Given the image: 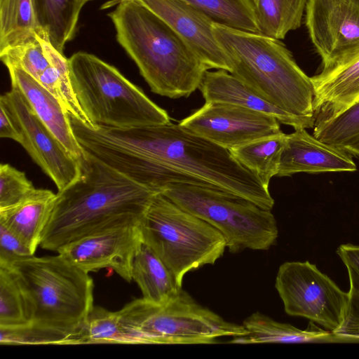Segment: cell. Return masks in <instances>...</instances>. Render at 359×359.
Wrapping results in <instances>:
<instances>
[{
	"mask_svg": "<svg viewBox=\"0 0 359 359\" xmlns=\"http://www.w3.org/2000/svg\"><path fill=\"white\" fill-rule=\"evenodd\" d=\"M72 128L85 151L144 187L156 169L167 167L264 209L271 210L274 205L269 189L229 150L180 123L117 128L74 120Z\"/></svg>",
	"mask_w": 359,
	"mask_h": 359,
	"instance_id": "6da1fadb",
	"label": "cell"
},
{
	"mask_svg": "<svg viewBox=\"0 0 359 359\" xmlns=\"http://www.w3.org/2000/svg\"><path fill=\"white\" fill-rule=\"evenodd\" d=\"M80 175L56 194L40 246L57 252L80 238L114 226L140 224L156 192L85 151Z\"/></svg>",
	"mask_w": 359,
	"mask_h": 359,
	"instance_id": "7a4b0ae2",
	"label": "cell"
},
{
	"mask_svg": "<svg viewBox=\"0 0 359 359\" xmlns=\"http://www.w3.org/2000/svg\"><path fill=\"white\" fill-rule=\"evenodd\" d=\"M108 13L116 40L135 62L151 90L187 97L209 69L167 23L137 0H114Z\"/></svg>",
	"mask_w": 359,
	"mask_h": 359,
	"instance_id": "3957f363",
	"label": "cell"
},
{
	"mask_svg": "<svg viewBox=\"0 0 359 359\" xmlns=\"http://www.w3.org/2000/svg\"><path fill=\"white\" fill-rule=\"evenodd\" d=\"M212 30L231 62L233 75L283 111L316 119L311 77L280 40L215 22Z\"/></svg>",
	"mask_w": 359,
	"mask_h": 359,
	"instance_id": "277c9868",
	"label": "cell"
},
{
	"mask_svg": "<svg viewBox=\"0 0 359 359\" xmlns=\"http://www.w3.org/2000/svg\"><path fill=\"white\" fill-rule=\"evenodd\" d=\"M13 266L28 299L30 325L61 335L69 344L94 307L89 273L59 253L33 256Z\"/></svg>",
	"mask_w": 359,
	"mask_h": 359,
	"instance_id": "5b68a950",
	"label": "cell"
},
{
	"mask_svg": "<svg viewBox=\"0 0 359 359\" xmlns=\"http://www.w3.org/2000/svg\"><path fill=\"white\" fill-rule=\"evenodd\" d=\"M68 64L77 101L94 126L128 128L170 121L166 111L96 55L77 52Z\"/></svg>",
	"mask_w": 359,
	"mask_h": 359,
	"instance_id": "8992f818",
	"label": "cell"
},
{
	"mask_svg": "<svg viewBox=\"0 0 359 359\" xmlns=\"http://www.w3.org/2000/svg\"><path fill=\"white\" fill-rule=\"evenodd\" d=\"M140 229L143 242L158 256L181 287L186 273L215 264L226 248L219 231L161 193L154 195Z\"/></svg>",
	"mask_w": 359,
	"mask_h": 359,
	"instance_id": "52a82bcc",
	"label": "cell"
},
{
	"mask_svg": "<svg viewBox=\"0 0 359 359\" xmlns=\"http://www.w3.org/2000/svg\"><path fill=\"white\" fill-rule=\"evenodd\" d=\"M160 193L219 231L231 253L267 250L276 243L278 230L271 210L246 198L187 183L170 184Z\"/></svg>",
	"mask_w": 359,
	"mask_h": 359,
	"instance_id": "ba28073f",
	"label": "cell"
},
{
	"mask_svg": "<svg viewBox=\"0 0 359 359\" xmlns=\"http://www.w3.org/2000/svg\"><path fill=\"white\" fill-rule=\"evenodd\" d=\"M120 312L144 344H213L221 337H236L248 333L243 325L226 321L198 304L183 289L163 304L137 299Z\"/></svg>",
	"mask_w": 359,
	"mask_h": 359,
	"instance_id": "9c48e42d",
	"label": "cell"
},
{
	"mask_svg": "<svg viewBox=\"0 0 359 359\" xmlns=\"http://www.w3.org/2000/svg\"><path fill=\"white\" fill-rule=\"evenodd\" d=\"M275 287L287 314L307 318L332 332L341 325L348 293L316 264L309 261L284 262L278 269Z\"/></svg>",
	"mask_w": 359,
	"mask_h": 359,
	"instance_id": "30bf717a",
	"label": "cell"
},
{
	"mask_svg": "<svg viewBox=\"0 0 359 359\" xmlns=\"http://www.w3.org/2000/svg\"><path fill=\"white\" fill-rule=\"evenodd\" d=\"M305 24L322 72L359 57V0H308Z\"/></svg>",
	"mask_w": 359,
	"mask_h": 359,
	"instance_id": "8fae6325",
	"label": "cell"
},
{
	"mask_svg": "<svg viewBox=\"0 0 359 359\" xmlns=\"http://www.w3.org/2000/svg\"><path fill=\"white\" fill-rule=\"evenodd\" d=\"M21 136L20 144L61 191L80 175L79 161L72 155L38 118L21 92L12 87L0 97Z\"/></svg>",
	"mask_w": 359,
	"mask_h": 359,
	"instance_id": "7c38bea8",
	"label": "cell"
},
{
	"mask_svg": "<svg viewBox=\"0 0 359 359\" xmlns=\"http://www.w3.org/2000/svg\"><path fill=\"white\" fill-rule=\"evenodd\" d=\"M180 124L228 150L282 133L276 118L224 102H205Z\"/></svg>",
	"mask_w": 359,
	"mask_h": 359,
	"instance_id": "4fadbf2b",
	"label": "cell"
},
{
	"mask_svg": "<svg viewBox=\"0 0 359 359\" xmlns=\"http://www.w3.org/2000/svg\"><path fill=\"white\" fill-rule=\"evenodd\" d=\"M142 242L140 224H126L80 238L57 252L88 273L110 268L130 282L133 262Z\"/></svg>",
	"mask_w": 359,
	"mask_h": 359,
	"instance_id": "5bb4252c",
	"label": "cell"
},
{
	"mask_svg": "<svg viewBox=\"0 0 359 359\" xmlns=\"http://www.w3.org/2000/svg\"><path fill=\"white\" fill-rule=\"evenodd\" d=\"M157 15L192 48L208 69L231 72V62L212 30L214 22L185 0H137Z\"/></svg>",
	"mask_w": 359,
	"mask_h": 359,
	"instance_id": "9a60e30c",
	"label": "cell"
},
{
	"mask_svg": "<svg viewBox=\"0 0 359 359\" xmlns=\"http://www.w3.org/2000/svg\"><path fill=\"white\" fill-rule=\"evenodd\" d=\"M356 170L351 154L323 142L301 128L286 134L277 176L288 177L299 172H352Z\"/></svg>",
	"mask_w": 359,
	"mask_h": 359,
	"instance_id": "2e32d148",
	"label": "cell"
},
{
	"mask_svg": "<svg viewBox=\"0 0 359 359\" xmlns=\"http://www.w3.org/2000/svg\"><path fill=\"white\" fill-rule=\"evenodd\" d=\"M205 102L239 105L272 116L285 125L297 128H313L316 119L293 116L266 100L239 79L224 69L206 71L198 88Z\"/></svg>",
	"mask_w": 359,
	"mask_h": 359,
	"instance_id": "e0dca14e",
	"label": "cell"
},
{
	"mask_svg": "<svg viewBox=\"0 0 359 359\" xmlns=\"http://www.w3.org/2000/svg\"><path fill=\"white\" fill-rule=\"evenodd\" d=\"M7 68L12 87L21 92L41 122L64 147L79 160L85 151L74 136L69 116L60 102L37 80L22 69Z\"/></svg>",
	"mask_w": 359,
	"mask_h": 359,
	"instance_id": "ac0fdd59",
	"label": "cell"
},
{
	"mask_svg": "<svg viewBox=\"0 0 359 359\" xmlns=\"http://www.w3.org/2000/svg\"><path fill=\"white\" fill-rule=\"evenodd\" d=\"M311 81L316 120L334 117L359 100V57Z\"/></svg>",
	"mask_w": 359,
	"mask_h": 359,
	"instance_id": "d6986e66",
	"label": "cell"
},
{
	"mask_svg": "<svg viewBox=\"0 0 359 359\" xmlns=\"http://www.w3.org/2000/svg\"><path fill=\"white\" fill-rule=\"evenodd\" d=\"M56 194L43 189L35 191L20 203L0 210V224L14 233L34 253L40 245L50 219Z\"/></svg>",
	"mask_w": 359,
	"mask_h": 359,
	"instance_id": "ffe728a7",
	"label": "cell"
},
{
	"mask_svg": "<svg viewBox=\"0 0 359 359\" xmlns=\"http://www.w3.org/2000/svg\"><path fill=\"white\" fill-rule=\"evenodd\" d=\"M248 334L236 337L233 344L260 343H341L332 332L325 330L310 322L306 330L273 320L261 313L251 314L243 321Z\"/></svg>",
	"mask_w": 359,
	"mask_h": 359,
	"instance_id": "44dd1931",
	"label": "cell"
},
{
	"mask_svg": "<svg viewBox=\"0 0 359 359\" xmlns=\"http://www.w3.org/2000/svg\"><path fill=\"white\" fill-rule=\"evenodd\" d=\"M131 276L142 298L155 304L168 302L182 290L162 260L144 242L135 256Z\"/></svg>",
	"mask_w": 359,
	"mask_h": 359,
	"instance_id": "7402d4cb",
	"label": "cell"
},
{
	"mask_svg": "<svg viewBox=\"0 0 359 359\" xmlns=\"http://www.w3.org/2000/svg\"><path fill=\"white\" fill-rule=\"evenodd\" d=\"M46 34L32 0H0V53Z\"/></svg>",
	"mask_w": 359,
	"mask_h": 359,
	"instance_id": "603a6c76",
	"label": "cell"
},
{
	"mask_svg": "<svg viewBox=\"0 0 359 359\" xmlns=\"http://www.w3.org/2000/svg\"><path fill=\"white\" fill-rule=\"evenodd\" d=\"M39 22L53 46L63 53L76 34L85 0H32Z\"/></svg>",
	"mask_w": 359,
	"mask_h": 359,
	"instance_id": "cb8c5ba5",
	"label": "cell"
},
{
	"mask_svg": "<svg viewBox=\"0 0 359 359\" xmlns=\"http://www.w3.org/2000/svg\"><path fill=\"white\" fill-rule=\"evenodd\" d=\"M144 344L141 337L128 327L118 311L94 306L88 318L70 344Z\"/></svg>",
	"mask_w": 359,
	"mask_h": 359,
	"instance_id": "d4e9b609",
	"label": "cell"
},
{
	"mask_svg": "<svg viewBox=\"0 0 359 359\" xmlns=\"http://www.w3.org/2000/svg\"><path fill=\"white\" fill-rule=\"evenodd\" d=\"M286 134L283 132L252 141L230 151L233 158L253 172L267 189L277 176Z\"/></svg>",
	"mask_w": 359,
	"mask_h": 359,
	"instance_id": "484cf974",
	"label": "cell"
},
{
	"mask_svg": "<svg viewBox=\"0 0 359 359\" xmlns=\"http://www.w3.org/2000/svg\"><path fill=\"white\" fill-rule=\"evenodd\" d=\"M308 0H252L259 34L280 40L302 24Z\"/></svg>",
	"mask_w": 359,
	"mask_h": 359,
	"instance_id": "4316f807",
	"label": "cell"
},
{
	"mask_svg": "<svg viewBox=\"0 0 359 359\" xmlns=\"http://www.w3.org/2000/svg\"><path fill=\"white\" fill-rule=\"evenodd\" d=\"M313 135L359 158V100L334 117L316 119Z\"/></svg>",
	"mask_w": 359,
	"mask_h": 359,
	"instance_id": "83f0119b",
	"label": "cell"
},
{
	"mask_svg": "<svg viewBox=\"0 0 359 359\" xmlns=\"http://www.w3.org/2000/svg\"><path fill=\"white\" fill-rule=\"evenodd\" d=\"M31 323L27 295L13 266L0 265V327Z\"/></svg>",
	"mask_w": 359,
	"mask_h": 359,
	"instance_id": "f1b7e54d",
	"label": "cell"
},
{
	"mask_svg": "<svg viewBox=\"0 0 359 359\" xmlns=\"http://www.w3.org/2000/svg\"><path fill=\"white\" fill-rule=\"evenodd\" d=\"M37 81L57 99L67 115L94 127L77 101L69 77L68 59L63 53L56 51L52 65Z\"/></svg>",
	"mask_w": 359,
	"mask_h": 359,
	"instance_id": "f546056e",
	"label": "cell"
},
{
	"mask_svg": "<svg viewBox=\"0 0 359 359\" xmlns=\"http://www.w3.org/2000/svg\"><path fill=\"white\" fill-rule=\"evenodd\" d=\"M214 22L259 33L252 0H185Z\"/></svg>",
	"mask_w": 359,
	"mask_h": 359,
	"instance_id": "4dcf8cb0",
	"label": "cell"
},
{
	"mask_svg": "<svg viewBox=\"0 0 359 359\" xmlns=\"http://www.w3.org/2000/svg\"><path fill=\"white\" fill-rule=\"evenodd\" d=\"M35 189L24 172L8 163L0 165V210L20 203Z\"/></svg>",
	"mask_w": 359,
	"mask_h": 359,
	"instance_id": "1f68e13d",
	"label": "cell"
},
{
	"mask_svg": "<svg viewBox=\"0 0 359 359\" xmlns=\"http://www.w3.org/2000/svg\"><path fill=\"white\" fill-rule=\"evenodd\" d=\"M350 288L344 319L339 327L333 332L344 342H359V276L351 268L346 267Z\"/></svg>",
	"mask_w": 359,
	"mask_h": 359,
	"instance_id": "d6a6232c",
	"label": "cell"
},
{
	"mask_svg": "<svg viewBox=\"0 0 359 359\" xmlns=\"http://www.w3.org/2000/svg\"><path fill=\"white\" fill-rule=\"evenodd\" d=\"M0 343L14 344H67L66 338L32 325L18 327H0Z\"/></svg>",
	"mask_w": 359,
	"mask_h": 359,
	"instance_id": "836d02e7",
	"label": "cell"
},
{
	"mask_svg": "<svg viewBox=\"0 0 359 359\" xmlns=\"http://www.w3.org/2000/svg\"><path fill=\"white\" fill-rule=\"evenodd\" d=\"M34 253L11 231L0 224V265L13 266Z\"/></svg>",
	"mask_w": 359,
	"mask_h": 359,
	"instance_id": "e575fe53",
	"label": "cell"
},
{
	"mask_svg": "<svg viewBox=\"0 0 359 359\" xmlns=\"http://www.w3.org/2000/svg\"><path fill=\"white\" fill-rule=\"evenodd\" d=\"M336 252L345 266L351 268L359 276V245L342 244Z\"/></svg>",
	"mask_w": 359,
	"mask_h": 359,
	"instance_id": "d590c367",
	"label": "cell"
},
{
	"mask_svg": "<svg viewBox=\"0 0 359 359\" xmlns=\"http://www.w3.org/2000/svg\"><path fill=\"white\" fill-rule=\"evenodd\" d=\"M0 137L13 140L18 143L21 142V136L12 121L9 114L0 105Z\"/></svg>",
	"mask_w": 359,
	"mask_h": 359,
	"instance_id": "8d00e7d4",
	"label": "cell"
},
{
	"mask_svg": "<svg viewBox=\"0 0 359 359\" xmlns=\"http://www.w3.org/2000/svg\"><path fill=\"white\" fill-rule=\"evenodd\" d=\"M86 2L89 1H92V0H85Z\"/></svg>",
	"mask_w": 359,
	"mask_h": 359,
	"instance_id": "74e56055",
	"label": "cell"
}]
</instances>
